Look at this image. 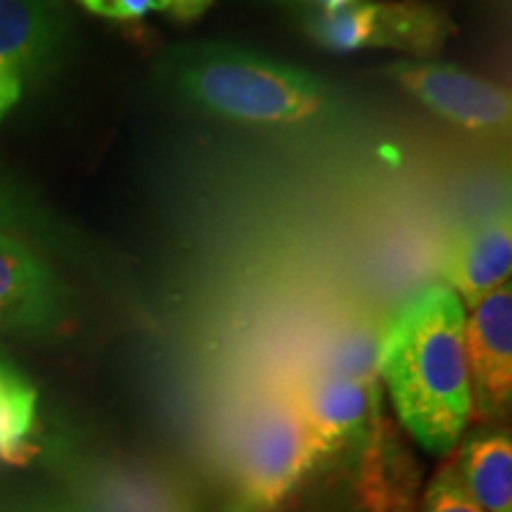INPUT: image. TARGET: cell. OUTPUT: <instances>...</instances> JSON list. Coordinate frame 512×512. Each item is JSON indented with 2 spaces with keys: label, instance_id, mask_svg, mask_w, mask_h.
I'll list each match as a JSON object with an SVG mask.
<instances>
[{
  "label": "cell",
  "instance_id": "6da1fadb",
  "mask_svg": "<svg viewBox=\"0 0 512 512\" xmlns=\"http://www.w3.org/2000/svg\"><path fill=\"white\" fill-rule=\"evenodd\" d=\"M465 306L446 285L415 294L380 337L377 373L406 430L427 451L448 453L472 415Z\"/></svg>",
  "mask_w": 512,
  "mask_h": 512
},
{
  "label": "cell",
  "instance_id": "7a4b0ae2",
  "mask_svg": "<svg viewBox=\"0 0 512 512\" xmlns=\"http://www.w3.org/2000/svg\"><path fill=\"white\" fill-rule=\"evenodd\" d=\"M159 69L181 98L233 124L311 126L339 110L335 91L320 76L226 43L176 46Z\"/></svg>",
  "mask_w": 512,
  "mask_h": 512
},
{
  "label": "cell",
  "instance_id": "3957f363",
  "mask_svg": "<svg viewBox=\"0 0 512 512\" xmlns=\"http://www.w3.org/2000/svg\"><path fill=\"white\" fill-rule=\"evenodd\" d=\"M318 463V448L294 392L264 401L238 437L233 467L238 510H280Z\"/></svg>",
  "mask_w": 512,
  "mask_h": 512
},
{
  "label": "cell",
  "instance_id": "277c9868",
  "mask_svg": "<svg viewBox=\"0 0 512 512\" xmlns=\"http://www.w3.org/2000/svg\"><path fill=\"white\" fill-rule=\"evenodd\" d=\"M387 74L427 110L479 136H503L512 119L510 93L496 83L432 60H403Z\"/></svg>",
  "mask_w": 512,
  "mask_h": 512
},
{
  "label": "cell",
  "instance_id": "5b68a950",
  "mask_svg": "<svg viewBox=\"0 0 512 512\" xmlns=\"http://www.w3.org/2000/svg\"><path fill=\"white\" fill-rule=\"evenodd\" d=\"M472 411L479 420H501L512 401V290L510 283L482 299L465 325Z\"/></svg>",
  "mask_w": 512,
  "mask_h": 512
},
{
  "label": "cell",
  "instance_id": "8992f818",
  "mask_svg": "<svg viewBox=\"0 0 512 512\" xmlns=\"http://www.w3.org/2000/svg\"><path fill=\"white\" fill-rule=\"evenodd\" d=\"M320 460L335 456L373 430L377 382L316 370L294 389Z\"/></svg>",
  "mask_w": 512,
  "mask_h": 512
},
{
  "label": "cell",
  "instance_id": "52a82bcc",
  "mask_svg": "<svg viewBox=\"0 0 512 512\" xmlns=\"http://www.w3.org/2000/svg\"><path fill=\"white\" fill-rule=\"evenodd\" d=\"M512 271V216L510 204L498 207L453 238L441 261L446 287L458 294L463 306H475L508 283Z\"/></svg>",
  "mask_w": 512,
  "mask_h": 512
},
{
  "label": "cell",
  "instance_id": "ba28073f",
  "mask_svg": "<svg viewBox=\"0 0 512 512\" xmlns=\"http://www.w3.org/2000/svg\"><path fill=\"white\" fill-rule=\"evenodd\" d=\"M64 316V292L53 271L22 242L0 233V325L53 330Z\"/></svg>",
  "mask_w": 512,
  "mask_h": 512
},
{
  "label": "cell",
  "instance_id": "9c48e42d",
  "mask_svg": "<svg viewBox=\"0 0 512 512\" xmlns=\"http://www.w3.org/2000/svg\"><path fill=\"white\" fill-rule=\"evenodd\" d=\"M64 17L53 0H0V69L27 76L62 48Z\"/></svg>",
  "mask_w": 512,
  "mask_h": 512
},
{
  "label": "cell",
  "instance_id": "30bf717a",
  "mask_svg": "<svg viewBox=\"0 0 512 512\" xmlns=\"http://www.w3.org/2000/svg\"><path fill=\"white\" fill-rule=\"evenodd\" d=\"M456 31L451 12L434 0H382L375 3L370 48H392L420 60L437 55Z\"/></svg>",
  "mask_w": 512,
  "mask_h": 512
},
{
  "label": "cell",
  "instance_id": "8fae6325",
  "mask_svg": "<svg viewBox=\"0 0 512 512\" xmlns=\"http://www.w3.org/2000/svg\"><path fill=\"white\" fill-rule=\"evenodd\" d=\"M451 470L467 496L486 512H512V439L486 432L465 441Z\"/></svg>",
  "mask_w": 512,
  "mask_h": 512
},
{
  "label": "cell",
  "instance_id": "7c38bea8",
  "mask_svg": "<svg viewBox=\"0 0 512 512\" xmlns=\"http://www.w3.org/2000/svg\"><path fill=\"white\" fill-rule=\"evenodd\" d=\"M375 0H358L337 10H311L304 31L328 53H356L373 41Z\"/></svg>",
  "mask_w": 512,
  "mask_h": 512
},
{
  "label": "cell",
  "instance_id": "4fadbf2b",
  "mask_svg": "<svg viewBox=\"0 0 512 512\" xmlns=\"http://www.w3.org/2000/svg\"><path fill=\"white\" fill-rule=\"evenodd\" d=\"M36 427V389L0 361V460H22Z\"/></svg>",
  "mask_w": 512,
  "mask_h": 512
},
{
  "label": "cell",
  "instance_id": "5bb4252c",
  "mask_svg": "<svg viewBox=\"0 0 512 512\" xmlns=\"http://www.w3.org/2000/svg\"><path fill=\"white\" fill-rule=\"evenodd\" d=\"M422 512H486L465 494L463 486L458 484L451 465H446L437 477L427 486Z\"/></svg>",
  "mask_w": 512,
  "mask_h": 512
},
{
  "label": "cell",
  "instance_id": "9a60e30c",
  "mask_svg": "<svg viewBox=\"0 0 512 512\" xmlns=\"http://www.w3.org/2000/svg\"><path fill=\"white\" fill-rule=\"evenodd\" d=\"M79 3L93 15L117 19V22H133L150 12L169 10V0H79Z\"/></svg>",
  "mask_w": 512,
  "mask_h": 512
},
{
  "label": "cell",
  "instance_id": "2e32d148",
  "mask_svg": "<svg viewBox=\"0 0 512 512\" xmlns=\"http://www.w3.org/2000/svg\"><path fill=\"white\" fill-rule=\"evenodd\" d=\"M24 91V76L10 69H0V119L17 105Z\"/></svg>",
  "mask_w": 512,
  "mask_h": 512
},
{
  "label": "cell",
  "instance_id": "e0dca14e",
  "mask_svg": "<svg viewBox=\"0 0 512 512\" xmlns=\"http://www.w3.org/2000/svg\"><path fill=\"white\" fill-rule=\"evenodd\" d=\"M214 0H169V12L181 22L202 17Z\"/></svg>",
  "mask_w": 512,
  "mask_h": 512
},
{
  "label": "cell",
  "instance_id": "ac0fdd59",
  "mask_svg": "<svg viewBox=\"0 0 512 512\" xmlns=\"http://www.w3.org/2000/svg\"><path fill=\"white\" fill-rule=\"evenodd\" d=\"M15 219H17L15 204H12L10 197L0 190V226H12Z\"/></svg>",
  "mask_w": 512,
  "mask_h": 512
},
{
  "label": "cell",
  "instance_id": "d6986e66",
  "mask_svg": "<svg viewBox=\"0 0 512 512\" xmlns=\"http://www.w3.org/2000/svg\"><path fill=\"white\" fill-rule=\"evenodd\" d=\"M299 3L311 5L313 10H337V8H344V5L358 3V0H299Z\"/></svg>",
  "mask_w": 512,
  "mask_h": 512
}]
</instances>
